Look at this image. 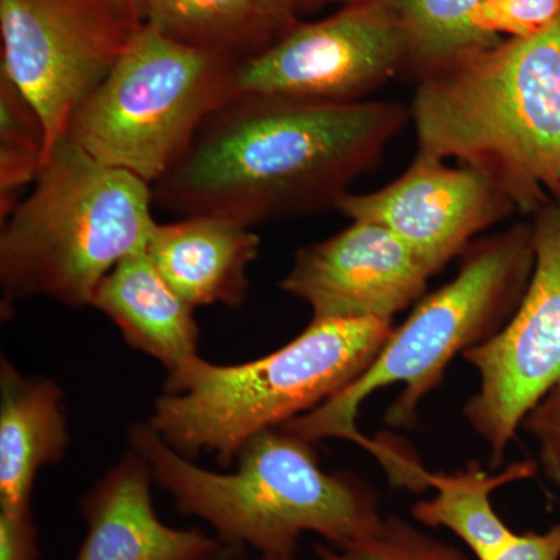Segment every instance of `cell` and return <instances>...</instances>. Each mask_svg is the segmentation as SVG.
I'll use <instances>...</instances> for the list:
<instances>
[{
    "label": "cell",
    "instance_id": "cell-1",
    "mask_svg": "<svg viewBox=\"0 0 560 560\" xmlns=\"http://www.w3.org/2000/svg\"><path fill=\"white\" fill-rule=\"evenodd\" d=\"M410 108L396 102L312 103L237 94L202 124L153 186L158 208L253 228L335 210L378 167Z\"/></svg>",
    "mask_w": 560,
    "mask_h": 560
},
{
    "label": "cell",
    "instance_id": "cell-2",
    "mask_svg": "<svg viewBox=\"0 0 560 560\" xmlns=\"http://www.w3.org/2000/svg\"><path fill=\"white\" fill-rule=\"evenodd\" d=\"M419 153L485 173L522 213L560 201V20L418 80Z\"/></svg>",
    "mask_w": 560,
    "mask_h": 560
},
{
    "label": "cell",
    "instance_id": "cell-3",
    "mask_svg": "<svg viewBox=\"0 0 560 560\" xmlns=\"http://www.w3.org/2000/svg\"><path fill=\"white\" fill-rule=\"evenodd\" d=\"M128 442L176 510L209 523L238 556L253 548L257 556L296 558L304 533L345 547L374 536L385 522L371 485L350 471L320 469L315 444L283 427L246 442L232 474L191 463L149 422L131 423Z\"/></svg>",
    "mask_w": 560,
    "mask_h": 560
},
{
    "label": "cell",
    "instance_id": "cell-4",
    "mask_svg": "<svg viewBox=\"0 0 560 560\" xmlns=\"http://www.w3.org/2000/svg\"><path fill=\"white\" fill-rule=\"evenodd\" d=\"M393 330L390 320L312 319L261 359L213 364L195 357L167 374L149 423L179 455L213 453L230 467L256 434L307 415L352 385Z\"/></svg>",
    "mask_w": 560,
    "mask_h": 560
},
{
    "label": "cell",
    "instance_id": "cell-5",
    "mask_svg": "<svg viewBox=\"0 0 560 560\" xmlns=\"http://www.w3.org/2000/svg\"><path fill=\"white\" fill-rule=\"evenodd\" d=\"M153 205L149 183L62 138L31 194L2 221V318L28 298L91 307L103 279L149 248Z\"/></svg>",
    "mask_w": 560,
    "mask_h": 560
},
{
    "label": "cell",
    "instance_id": "cell-6",
    "mask_svg": "<svg viewBox=\"0 0 560 560\" xmlns=\"http://www.w3.org/2000/svg\"><path fill=\"white\" fill-rule=\"evenodd\" d=\"M534 265L530 223L471 242L463 253L458 276L423 298L408 319L394 327L360 378L283 429L313 444L327 438L355 442L383 463L388 451L357 429L361 404L375 390L401 383L405 388L386 420L394 427H410L419 405L441 385L452 360L485 345L506 326L528 289Z\"/></svg>",
    "mask_w": 560,
    "mask_h": 560
},
{
    "label": "cell",
    "instance_id": "cell-7",
    "mask_svg": "<svg viewBox=\"0 0 560 560\" xmlns=\"http://www.w3.org/2000/svg\"><path fill=\"white\" fill-rule=\"evenodd\" d=\"M238 69L241 62L142 24L73 113L65 138L153 187L202 124L237 95Z\"/></svg>",
    "mask_w": 560,
    "mask_h": 560
},
{
    "label": "cell",
    "instance_id": "cell-8",
    "mask_svg": "<svg viewBox=\"0 0 560 560\" xmlns=\"http://www.w3.org/2000/svg\"><path fill=\"white\" fill-rule=\"evenodd\" d=\"M138 27L110 0H0V73L38 110L46 160Z\"/></svg>",
    "mask_w": 560,
    "mask_h": 560
},
{
    "label": "cell",
    "instance_id": "cell-9",
    "mask_svg": "<svg viewBox=\"0 0 560 560\" xmlns=\"http://www.w3.org/2000/svg\"><path fill=\"white\" fill-rule=\"evenodd\" d=\"M530 224L536 265L521 305L495 337L463 353L480 374L463 415L488 444L490 467L501 466L518 427L560 383V201Z\"/></svg>",
    "mask_w": 560,
    "mask_h": 560
},
{
    "label": "cell",
    "instance_id": "cell-10",
    "mask_svg": "<svg viewBox=\"0 0 560 560\" xmlns=\"http://www.w3.org/2000/svg\"><path fill=\"white\" fill-rule=\"evenodd\" d=\"M408 49L385 0H359L291 28L238 69L237 94L312 103L368 101L400 72Z\"/></svg>",
    "mask_w": 560,
    "mask_h": 560
},
{
    "label": "cell",
    "instance_id": "cell-11",
    "mask_svg": "<svg viewBox=\"0 0 560 560\" xmlns=\"http://www.w3.org/2000/svg\"><path fill=\"white\" fill-rule=\"evenodd\" d=\"M350 221L381 224L415 254L430 278L463 256L475 235L517 212L499 184L475 168L416 153L399 178L335 206Z\"/></svg>",
    "mask_w": 560,
    "mask_h": 560
},
{
    "label": "cell",
    "instance_id": "cell-12",
    "mask_svg": "<svg viewBox=\"0 0 560 560\" xmlns=\"http://www.w3.org/2000/svg\"><path fill=\"white\" fill-rule=\"evenodd\" d=\"M430 276L410 248L381 224L352 221L298 250L279 289L304 301L312 319L390 320L418 302Z\"/></svg>",
    "mask_w": 560,
    "mask_h": 560
},
{
    "label": "cell",
    "instance_id": "cell-13",
    "mask_svg": "<svg viewBox=\"0 0 560 560\" xmlns=\"http://www.w3.org/2000/svg\"><path fill=\"white\" fill-rule=\"evenodd\" d=\"M154 478L138 452L121 456L80 500L88 533L73 560H208L223 548L205 530L179 529L158 517Z\"/></svg>",
    "mask_w": 560,
    "mask_h": 560
},
{
    "label": "cell",
    "instance_id": "cell-14",
    "mask_svg": "<svg viewBox=\"0 0 560 560\" xmlns=\"http://www.w3.org/2000/svg\"><path fill=\"white\" fill-rule=\"evenodd\" d=\"M259 250L256 232L213 215L158 223L147 248L162 278L195 311L213 304L241 307L248 298V270Z\"/></svg>",
    "mask_w": 560,
    "mask_h": 560
},
{
    "label": "cell",
    "instance_id": "cell-15",
    "mask_svg": "<svg viewBox=\"0 0 560 560\" xmlns=\"http://www.w3.org/2000/svg\"><path fill=\"white\" fill-rule=\"evenodd\" d=\"M70 442L65 394L54 378L24 375L0 359V510L32 508L39 470L65 459Z\"/></svg>",
    "mask_w": 560,
    "mask_h": 560
},
{
    "label": "cell",
    "instance_id": "cell-16",
    "mask_svg": "<svg viewBox=\"0 0 560 560\" xmlns=\"http://www.w3.org/2000/svg\"><path fill=\"white\" fill-rule=\"evenodd\" d=\"M91 307L119 329L131 349L160 361L167 374L198 357L195 308L162 278L147 250L121 260L103 279Z\"/></svg>",
    "mask_w": 560,
    "mask_h": 560
},
{
    "label": "cell",
    "instance_id": "cell-17",
    "mask_svg": "<svg viewBox=\"0 0 560 560\" xmlns=\"http://www.w3.org/2000/svg\"><path fill=\"white\" fill-rule=\"evenodd\" d=\"M294 0H145V22L171 38L253 60L296 27Z\"/></svg>",
    "mask_w": 560,
    "mask_h": 560
},
{
    "label": "cell",
    "instance_id": "cell-18",
    "mask_svg": "<svg viewBox=\"0 0 560 560\" xmlns=\"http://www.w3.org/2000/svg\"><path fill=\"white\" fill-rule=\"evenodd\" d=\"M537 466L529 460L515 463L497 475H488L480 467L442 475L422 471L423 485L436 489V497L418 501L411 515L420 525L445 528L455 534L477 560H486L514 537L493 510V490L510 482L526 480L536 475Z\"/></svg>",
    "mask_w": 560,
    "mask_h": 560
},
{
    "label": "cell",
    "instance_id": "cell-19",
    "mask_svg": "<svg viewBox=\"0 0 560 560\" xmlns=\"http://www.w3.org/2000/svg\"><path fill=\"white\" fill-rule=\"evenodd\" d=\"M407 40V72L423 79L459 58L499 44L471 22L485 0H385Z\"/></svg>",
    "mask_w": 560,
    "mask_h": 560
},
{
    "label": "cell",
    "instance_id": "cell-20",
    "mask_svg": "<svg viewBox=\"0 0 560 560\" xmlns=\"http://www.w3.org/2000/svg\"><path fill=\"white\" fill-rule=\"evenodd\" d=\"M313 550L319 560H477L397 515L385 517L382 528L368 539L345 547L315 544Z\"/></svg>",
    "mask_w": 560,
    "mask_h": 560
},
{
    "label": "cell",
    "instance_id": "cell-21",
    "mask_svg": "<svg viewBox=\"0 0 560 560\" xmlns=\"http://www.w3.org/2000/svg\"><path fill=\"white\" fill-rule=\"evenodd\" d=\"M560 20V0H485L474 16L475 27L508 39L540 35Z\"/></svg>",
    "mask_w": 560,
    "mask_h": 560
},
{
    "label": "cell",
    "instance_id": "cell-22",
    "mask_svg": "<svg viewBox=\"0 0 560 560\" xmlns=\"http://www.w3.org/2000/svg\"><path fill=\"white\" fill-rule=\"evenodd\" d=\"M523 423L539 444L545 475L560 488V383L529 412Z\"/></svg>",
    "mask_w": 560,
    "mask_h": 560
},
{
    "label": "cell",
    "instance_id": "cell-23",
    "mask_svg": "<svg viewBox=\"0 0 560 560\" xmlns=\"http://www.w3.org/2000/svg\"><path fill=\"white\" fill-rule=\"evenodd\" d=\"M0 560H40L39 530L32 508L0 510Z\"/></svg>",
    "mask_w": 560,
    "mask_h": 560
},
{
    "label": "cell",
    "instance_id": "cell-24",
    "mask_svg": "<svg viewBox=\"0 0 560 560\" xmlns=\"http://www.w3.org/2000/svg\"><path fill=\"white\" fill-rule=\"evenodd\" d=\"M486 560H560V525L541 534H514Z\"/></svg>",
    "mask_w": 560,
    "mask_h": 560
},
{
    "label": "cell",
    "instance_id": "cell-25",
    "mask_svg": "<svg viewBox=\"0 0 560 560\" xmlns=\"http://www.w3.org/2000/svg\"><path fill=\"white\" fill-rule=\"evenodd\" d=\"M135 24L142 25L145 22V0H110Z\"/></svg>",
    "mask_w": 560,
    "mask_h": 560
},
{
    "label": "cell",
    "instance_id": "cell-26",
    "mask_svg": "<svg viewBox=\"0 0 560 560\" xmlns=\"http://www.w3.org/2000/svg\"><path fill=\"white\" fill-rule=\"evenodd\" d=\"M359 2V0H294L298 13H311L323 7L335 5V3H341V5H348V3Z\"/></svg>",
    "mask_w": 560,
    "mask_h": 560
},
{
    "label": "cell",
    "instance_id": "cell-27",
    "mask_svg": "<svg viewBox=\"0 0 560 560\" xmlns=\"http://www.w3.org/2000/svg\"><path fill=\"white\" fill-rule=\"evenodd\" d=\"M237 558V552L230 550V548L224 547L223 545V548H221V550L217 552V555H213L212 558L208 560H235Z\"/></svg>",
    "mask_w": 560,
    "mask_h": 560
},
{
    "label": "cell",
    "instance_id": "cell-28",
    "mask_svg": "<svg viewBox=\"0 0 560 560\" xmlns=\"http://www.w3.org/2000/svg\"><path fill=\"white\" fill-rule=\"evenodd\" d=\"M254 560H296V558H272V556H257Z\"/></svg>",
    "mask_w": 560,
    "mask_h": 560
}]
</instances>
